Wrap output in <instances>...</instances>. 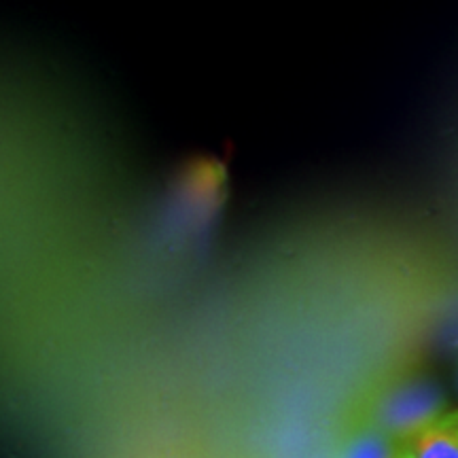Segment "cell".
<instances>
[{"label":"cell","mask_w":458,"mask_h":458,"mask_svg":"<svg viewBox=\"0 0 458 458\" xmlns=\"http://www.w3.org/2000/svg\"><path fill=\"white\" fill-rule=\"evenodd\" d=\"M445 411H450L448 399L437 382L427 376H408L377 394L369 422L399 444L410 445Z\"/></svg>","instance_id":"cell-1"},{"label":"cell","mask_w":458,"mask_h":458,"mask_svg":"<svg viewBox=\"0 0 458 458\" xmlns=\"http://www.w3.org/2000/svg\"><path fill=\"white\" fill-rule=\"evenodd\" d=\"M414 458H458V410L445 411L408 445Z\"/></svg>","instance_id":"cell-2"},{"label":"cell","mask_w":458,"mask_h":458,"mask_svg":"<svg viewBox=\"0 0 458 458\" xmlns=\"http://www.w3.org/2000/svg\"><path fill=\"white\" fill-rule=\"evenodd\" d=\"M405 448L408 445L399 444L391 435L368 422L348 435L337 458H399Z\"/></svg>","instance_id":"cell-3"},{"label":"cell","mask_w":458,"mask_h":458,"mask_svg":"<svg viewBox=\"0 0 458 458\" xmlns=\"http://www.w3.org/2000/svg\"><path fill=\"white\" fill-rule=\"evenodd\" d=\"M399 458H414V456H411V454H410V450H408V448H405V452H403V454H401Z\"/></svg>","instance_id":"cell-4"}]
</instances>
